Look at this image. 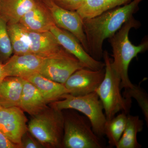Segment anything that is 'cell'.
Here are the masks:
<instances>
[{"instance_id": "cell-20", "label": "cell", "mask_w": 148, "mask_h": 148, "mask_svg": "<svg viewBox=\"0 0 148 148\" xmlns=\"http://www.w3.org/2000/svg\"><path fill=\"white\" fill-rule=\"evenodd\" d=\"M7 28L14 54L32 53L31 40L28 31L19 23L8 24Z\"/></svg>"}, {"instance_id": "cell-23", "label": "cell", "mask_w": 148, "mask_h": 148, "mask_svg": "<svg viewBox=\"0 0 148 148\" xmlns=\"http://www.w3.org/2000/svg\"><path fill=\"white\" fill-rule=\"evenodd\" d=\"M7 23L0 16V62L4 64L13 53Z\"/></svg>"}, {"instance_id": "cell-11", "label": "cell", "mask_w": 148, "mask_h": 148, "mask_svg": "<svg viewBox=\"0 0 148 148\" xmlns=\"http://www.w3.org/2000/svg\"><path fill=\"white\" fill-rule=\"evenodd\" d=\"M60 45L74 56L84 68L99 70L105 68L104 62L95 60L88 53L75 37L71 33L54 25L50 30Z\"/></svg>"}, {"instance_id": "cell-10", "label": "cell", "mask_w": 148, "mask_h": 148, "mask_svg": "<svg viewBox=\"0 0 148 148\" xmlns=\"http://www.w3.org/2000/svg\"><path fill=\"white\" fill-rule=\"evenodd\" d=\"M105 75V68L99 70L83 68L74 72L64 85L71 95H86L95 91L103 81Z\"/></svg>"}, {"instance_id": "cell-14", "label": "cell", "mask_w": 148, "mask_h": 148, "mask_svg": "<svg viewBox=\"0 0 148 148\" xmlns=\"http://www.w3.org/2000/svg\"><path fill=\"white\" fill-rule=\"evenodd\" d=\"M34 7L20 19L18 23L29 32H49L55 25L50 14L40 0H35Z\"/></svg>"}, {"instance_id": "cell-29", "label": "cell", "mask_w": 148, "mask_h": 148, "mask_svg": "<svg viewBox=\"0 0 148 148\" xmlns=\"http://www.w3.org/2000/svg\"><path fill=\"white\" fill-rule=\"evenodd\" d=\"M6 77L3 68V64L0 62V82Z\"/></svg>"}, {"instance_id": "cell-28", "label": "cell", "mask_w": 148, "mask_h": 148, "mask_svg": "<svg viewBox=\"0 0 148 148\" xmlns=\"http://www.w3.org/2000/svg\"><path fill=\"white\" fill-rule=\"evenodd\" d=\"M108 6L109 10L123 5L130 3L132 0H105Z\"/></svg>"}, {"instance_id": "cell-5", "label": "cell", "mask_w": 148, "mask_h": 148, "mask_svg": "<svg viewBox=\"0 0 148 148\" xmlns=\"http://www.w3.org/2000/svg\"><path fill=\"white\" fill-rule=\"evenodd\" d=\"M50 107L60 111L71 109L79 112L89 120L96 135L101 138L105 136L107 119L103 104L95 91L80 96L66 94L62 99L51 103Z\"/></svg>"}, {"instance_id": "cell-21", "label": "cell", "mask_w": 148, "mask_h": 148, "mask_svg": "<svg viewBox=\"0 0 148 148\" xmlns=\"http://www.w3.org/2000/svg\"><path fill=\"white\" fill-rule=\"evenodd\" d=\"M128 114L121 112L112 119L106 121L104 126V135L108 138L111 147H116L119 142L125 128Z\"/></svg>"}, {"instance_id": "cell-3", "label": "cell", "mask_w": 148, "mask_h": 148, "mask_svg": "<svg viewBox=\"0 0 148 148\" xmlns=\"http://www.w3.org/2000/svg\"><path fill=\"white\" fill-rule=\"evenodd\" d=\"M105 75L101 84L95 90L104 108L106 119H112L119 112L129 113L131 100L121 93V79L112 66V59L107 51H103Z\"/></svg>"}, {"instance_id": "cell-1", "label": "cell", "mask_w": 148, "mask_h": 148, "mask_svg": "<svg viewBox=\"0 0 148 148\" xmlns=\"http://www.w3.org/2000/svg\"><path fill=\"white\" fill-rule=\"evenodd\" d=\"M143 0H132L114 9L109 10L100 15L83 20V29L89 55L100 61L103 57V46L106 39L112 36L137 12Z\"/></svg>"}, {"instance_id": "cell-13", "label": "cell", "mask_w": 148, "mask_h": 148, "mask_svg": "<svg viewBox=\"0 0 148 148\" xmlns=\"http://www.w3.org/2000/svg\"><path fill=\"white\" fill-rule=\"evenodd\" d=\"M28 32L32 53L47 58L69 53L60 45L50 31L42 33Z\"/></svg>"}, {"instance_id": "cell-8", "label": "cell", "mask_w": 148, "mask_h": 148, "mask_svg": "<svg viewBox=\"0 0 148 148\" xmlns=\"http://www.w3.org/2000/svg\"><path fill=\"white\" fill-rule=\"evenodd\" d=\"M84 68L79 61L69 53L45 59L39 73L49 79L64 84L79 69Z\"/></svg>"}, {"instance_id": "cell-6", "label": "cell", "mask_w": 148, "mask_h": 148, "mask_svg": "<svg viewBox=\"0 0 148 148\" xmlns=\"http://www.w3.org/2000/svg\"><path fill=\"white\" fill-rule=\"evenodd\" d=\"M62 147L102 148L104 144L92 130L89 120L75 112L65 114Z\"/></svg>"}, {"instance_id": "cell-16", "label": "cell", "mask_w": 148, "mask_h": 148, "mask_svg": "<svg viewBox=\"0 0 148 148\" xmlns=\"http://www.w3.org/2000/svg\"><path fill=\"white\" fill-rule=\"evenodd\" d=\"M24 79L7 76L0 82V107H18L23 89Z\"/></svg>"}, {"instance_id": "cell-24", "label": "cell", "mask_w": 148, "mask_h": 148, "mask_svg": "<svg viewBox=\"0 0 148 148\" xmlns=\"http://www.w3.org/2000/svg\"><path fill=\"white\" fill-rule=\"evenodd\" d=\"M124 98L129 100L134 98L142 110L147 125L148 124V94L143 88L134 85L132 88L125 90Z\"/></svg>"}, {"instance_id": "cell-26", "label": "cell", "mask_w": 148, "mask_h": 148, "mask_svg": "<svg viewBox=\"0 0 148 148\" xmlns=\"http://www.w3.org/2000/svg\"><path fill=\"white\" fill-rule=\"evenodd\" d=\"M27 131L21 139V148H40L44 147L43 146L34 138L31 133Z\"/></svg>"}, {"instance_id": "cell-22", "label": "cell", "mask_w": 148, "mask_h": 148, "mask_svg": "<svg viewBox=\"0 0 148 148\" xmlns=\"http://www.w3.org/2000/svg\"><path fill=\"white\" fill-rule=\"evenodd\" d=\"M108 10L105 0H83L76 12L83 19L93 18Z\"/></svg>"}, {"instance_id": "cell-15", "label": "cell", "mask_w": 148, "mask_h": 148, "mask_svg": "<svg viewBox=\"0 0 148 148\" xmlns=\"http://www.w3.org/2000/svg\"><path fill=\"white\" fill-rule=\"evenodd\" d=\"M25 79L36 86L47 104L61 100L64 95L70 93L64 84L49 79L39 73Z\"/></svg>"}, {"instance_id": "cell-27", "label": "cell", "mask_w": 148, "mask_h": 148, "mask_svg": "<svg viewBox=\"0 0 148 148\" xmlns=\"http://www.w3.org/2000/svg\"><path fill=\"white\" fill-rule=\"evenodd\" d=\"M18 147L10 140L0 130V148H17Z\"/></svg>"}, {"instance_id": "cell-12", "label": "cell", "mask_w": 148, "mask_h": 148, "mask_svg": "<svg viewBox=\"0 0 148 148\" xmlns=\"http://www.w3.org/2000/svg\"><path fill=\"white\" fill-rule=\"evenodd\" d=\"M45 59L32 53L14 54L3 64L6 77H18L25 79L39 73Z\"/></svg>"}, {"instance_id": "cell-4", "label": "cell", "mask_w": 148, "mask_h": 148, "mask_svg": "<svg viewBox=\"0 0 148 148\" xmlns=\"http://www.w3.org/2000/svg\"><path fill=\"white\" fill-rule=\"evenodd\" d=\"M28 130L44 147L61 148L64 135V117L63 111L48 107L32 116Z\"/></svg>"}, {"instance_id": "cell-18", "label": "cell", "mask_w": 148, "mask_h": 148, "mask_svg": "<svg viewBox=\"0 0 148 148\" xmlns=\"http://www.w3.org/2000/svg\"><path fill=\"white\" fill-rule=\"evenodd\" d=\"M35 4V0H0V16L7 24L18 23Z\"/></svg>"}, {"instance_id": "cell-25", "label": "cell", "mask_w": 148, "mask_h": 148, "mask_svg": "<svg viewBox=\"0 0 148 148\" xmlns=\"http://www.w3.org/2000/svg\"><path fill=\"white\" fill-rule=\"evenodd\" d=\"M58 6L67 10L76 11L82 3L83 0H52Z\"/></svg>"}, {"instance_id": "cell-2", "label": "cell", "mask_w": 148, "mask_h": 148, "mask_svg": "<svg viewBox=\"0 0 148 148\" xmlns=\"http://www.w3.org/2000/svg\"><path fill=\"white\" fill-rule=\"evenodd\" d=\"M140 22L130 17L112 36L109 42L112 49V66L121 79V88L125 90L134 86L128 76V68L130 62L139 53L147 50L148 40L138 45L132 44L129 39V33L132 28L140 27Z\"/></svg>"}, {"instance_id": "cell-17", "label": "cell", "mask_w": 148, "mask_h": 148, "mask_svg": "<svg viewBox=\"0 0 148 148\" xmlns=\"http://www.w3.org/2000/svg\"><path fill=\"white\" fill-rule=\"evenodd\" d=\"M47 105V103L36 86L24 79L19 108L32 116L48 108Z\"/></svg>"}, {"instance_id": "cell-7", "label": "cell", "mask_w": 148, "mask_h": 148, "mask_svg": "<svg viewBox=\"0 0 148 148\" xmlns=\"http://www.w3.org/2000/svg\"><path fill=\"white\" fill-rule=\"evenodd\" d=\"M45 5L56 26L71 33L88 53L87 40L83 29L82 18L76 11L67 10L58 6L52 0H40Z\"/></svg>"}, {"instance_id": "cell-9", "label": "cell", "mask_w": 148, "mask_h": 148, "mask_svg": "<svg viewBox=\"0 0 148 148\" xmlns=\"http://www.w3.org/2000/svg\"><path fill=\"white\" fill-rule=\"evenodd\" d=\"M27 117L19 107H0V130L18 148L28 131Z\"/></svg>"}, {"instance_id": "cell-19", "label": "cell", "mask_w": 148, "mask_h": 148, "mask_svg": "<svg viewBox=\"0 0 148 148\" xmlns=\"http://www.w3.org/2000/svg\"><path fill=\"white\" fill-rule=\"evenodd\" d=\"M144 122L138 116L128 114L127 122L123 133L116 148H140L142 145L138 143L137 135L144 128Z\"/></svg>"}]
</instances>
